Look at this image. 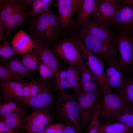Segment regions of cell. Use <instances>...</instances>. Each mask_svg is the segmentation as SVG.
<instances>
[{"instance_id":"obj_1","label":"cell","mask_w":133,"mask_h":133,"mask_svg":"<svg viewBox=\"0 0 133 133\" xmlns=\"http://www.w3.org/2000/svg\"><path fill=\"white\" fill-rule=\"evenodd\" d=\"M28 24L30 33L38 36L50 45L61 39L64 32L58 16L51 10L29 19Z\"/></svg>"},{"instance_id":"obj_2","label":"cell","mask_w":133,"mask_h":133,"mask_svg":"<svg viewBox=\"0 0 133 133\" xmlns=\"http://www.w3.org/2000/svg\"><path fill=\"white\" fill-rule=\"evenodd\" d=\"M74 35L89 50L107 63L116 59L115 48L102 40L92 35L84 29L77 26Z\"/></svg>"},{"instance_id":"obj_3","label":"cell","mask_w":133,"mask_h":133,"mask_svg":"<svg viewBox=\"0 0 133 133\" xmlns=\"http://www.w3.org/2000/svg\"><path fill=\"white\" fill-rule=\"evenodd\" d=\"M51 46L57 57L68 65L80 66L85 64L82 52L72 36L64 37Z\"/></svg>"},{"instance_id":"obj_4","label":"cell","mask_w":133,"mask_h":133,"mask_svg":"<svg viewBox=\"0 0 133 133\" xmlns=\"http://www.w3.org/2000/svg\"><path fill=\"white\" fill-rule=\"evenodd\" d=\"M100 103L99 117L104 121L115 120L118 116L130 104L121 95L113 93L110 90L103 93Z\"/></svg>"},{"instance_id":"obj_5","label":"cell","mask_w":133,"mask_h":133,"mask_svg":"<svg viewBox=\"0 0 133 133\" xmlns=\"http://www.w3.org/2000/svg\"><path fill=\"white\" fill-rule=\"evenodd\" d=\"M114 37L119 54L118 59L125 70L133 65V32L120 29Z\"/></svg>"},{"instance_id":"obj_6","label":"cell","mask_w":133,"mask_h":133,"mask_svg":"<svg viewBox=\"0 0 133 133\" xmlns=\"http://www.w3.org/2000/svg\"><path fill=\"white\" fill-rule=\"evenodd\" d=\"M60 91L61 97L57 102V114L66 122H71L80 128L81 119L77 101L71 96L66 95L63 90Z\"/></svg>"},{"instance_id":"obj_7","label":"cell","mask_w":133,"mask_h":133,"mask_svg":"<svg viewBox=\"0 0 133 133\" xmlns=\"http://www.w3.org/2000/svg\"><path fill=\"white\" fill-rule=\"evenodd\" d=\"M104 69L102 77V92L113 88L120 87L123 83L125 70L118 59L116 58L109 61Z\"/></svg>"},{"instance_id":"obj_8","label":"cell","mask_w":133,"mask_h":133,"mask_svg":"<svg viewBox=\"0 0 133 133\" xmlns=\"http://www.w3.org/2000/svg\"><path fill=\"white\" fill-rule=\"evenodd\" d=\"M55 5L64 31L69 28L75 29L77 25L72 17L74 15H78L82 5L81 0H57Z\"/></svg>"},{"instance_id":"obj_9","label":"cell","mask_w":133,"mask_h":133,"mask_svg":"<svg viewBox=\"0 0 133 133\" xmlns=\"http://www.w3.org/2000/svg\"><path fill=\"white\" fill-rule=\"evenodd\" d=\"M53 120L48 110L36 109L27 116L24 129L26 133H44Z\"/></svg>"},{"instance_id":"obj_10","label":"cell","mask_w":133,"mask_h":133,"mask_svg":"<svg viewBox=\"0 0 133 133\" xmlns=\"http://www.w3.org/2000/svg\"><path fill=\"white\" fill-rule=\"evenodd\" d=\"M30 36L35 45V50L41 60L50 67L55 74L58 71L60 62L51 46L35 34L30 33Z\"/></svg>"},{"instance_id":"obj_11","label":"cell","mask_w":133,"mask_h":133,"mask_svg":"<svg viewBox=\"0 0 133 133\" xmlns=\"http://www.w3.org/2000/svg\"><path fill=\"white\" fill-rule=\"evenodd\" d=\"M81 50L86 65L99 80L101 87L104 70V61L98 56L88 50L82 41L74 35L72 36Z\"/></svg>"},{"instance_id":"obj_12","label":"cell","mask_w":133,"mask_h":133,"mask_svg":"<svg viewBox=\"0 0 133 133\" xmlns=\"http://www.w3.org/2000/svg\"><path fill=\"white\" fill-rule=\"evenodd\" d=\"M77 96L81 120L86 122L90 119L97 106L100 102V90L93 92H82Z\"/></svg>"},{"instance_id":"obj_13","label":"cell","mask_w":133,"mask_h":133,"mask_svg":"<svg viewBox=\"0 0 133 133\" xmlns=\"http://www.w3.org/2000/svg\"><path fill=\"white\" fill-rule=\"evenodd\" d=\"M110 24L133 32V6L123 1L118 4Z\"/></svg>"},{"instance_id":"obj_14","label":"cell","mask_w":133,"mask_h":133,"mask_svg":"<svg viewBox=\"0 0 133 133\" xmlns=\"http://www.w3.org/2000/svg\"><path fill=\"white\" fill-rule=\"evenodd\" d=\"M109 26L99 21L89 19L81 25L78 26L84 28L92 35L106 42L115 48V41Z\"/></svg>"},{"instance_id":"obj_15","label":"cell","mask_w":133,"mask_h":133,"mask_svg":"<svg viewBox=\"0 0 133 133\" xmlns=\"http://www.w3.org/2000/svg\"><path fill=\"white\" fill-rule=\"evenodd\" d=\"M52 101V94L49 87L46 84L42 83L39 93L26 101L25 105L36 109L48 110Z\"/></svg>"},{"instance_id":"obj_16","label":"cell","mask_w":133,"mask_h":133,"mask_svg":"<svg viewBox=\"0 0 133 133\" xmlns=\"http://www.w3.org/2000/svg\"><path fill=\"white\" fill-rule=\"evenodd\" d=\"M118 4L116 0H100L96 12L92 17V20L99 21L109 26Z\"/></svg>"},{"instance_id":"obj_17","label":"cell","mask_w":133,"mask_h":133,"mask_svg":"<svg viewBox=\"0 0 133 133\" xmlns=\"http://www.w3.org/2000/svg\"><path fill=\"white\" fill-rule=\"evenodd\" d=\"M28 7L21 4L5 22V34L7 37L18 26L28 24L29 21Z\"/></svg>"},{"instance_id":"obj_18","label":"cell","mask_w":133,"mask_h":133,"mask_svg":"<svg viewBox=\"0 0 133 133\" xmlns=\"http://www.w3.org/2000/svg\"><path fill=\"white\" fill-rule=\"evenodd\" d=\"M24 83L9 79L1 80L0 87L2 96L9 97L24 104L23 89Z\"/></svg>"},{"instance_id":"obj_19","label":"cell","mask_w":133,"mask_h":133,"mask_svg":"<svg viewBox=\"0 0 133 133\" xmlns=\"http://www.w3.org/2000/svg\"><path fill=\"white\" fill-rule=\"evenodd\" d=\"M10 44L17 53L22 54L35 49L36 47L30 36L21 29L16 33Z\"/></svg>"},{"instance_id":"obj_20","label":"cell","mask_w":133,"mask_h":133,"mask_svg":"<svg viewBox=\"0 0 133 133\" xmlns=\"http://www.w3.org/2000/svg\"><path fill=\"white\" fill-rule=\"evenodd\" d=\"M79 66L81 74L80 83L82 92H93L100 90L101 87L99 80L85 64Z\"/></svg>"},{"instance_id":"obj_21","label":"cell","mask_w":133,"mask_h":133,"mask_svg":"<svg viewBox=\"0 0 133 133\" xmlns=\"http://www.w3.org/2000/svg\"><path fill=\"white\" fill-rule=\"evenodd\" d=\"M27 116L23 109L0 119L11 129L18 132L24 129Z\"/></svg>"},{"instance_id":"obj_22","label":"cell","mask_w":133,"mask_h":133,"mask_svg":"<svg viewBox=\"0 0 133 133\" xmlns=\"http://www.w3.org/2000/svg\"><path fill=\"white\" fill-rule=\"evenodd\" d=\"M82 5L78 15L77 26H80L95 14L100 0H81Z\"/></svg>"},{"instance_id":"obj_23","label":"cell","mask_w":133,"mask_h":133,"mask_svg":"<svg viewBox=\"0 0 133 133\" xmlns=\"http://www.w3.org/2000/svg\"><path fill=\"white\" fill-rule=\"evenodd\" d=\"M0 101V119L23 109L22 103L9 97L2 96Z\"/></svg>"},{"instance_id":"obj_24","label":"cell","mask_w":133,"mask_h":133,"mask_svg":"<svg viewBox=\"0 0 133 133\" xmlns=\"http://www.w3.org/2000/svg\"><path fill=\"white\" fill-rule=\"evenodd\" d=\"M5 66L13 74L22 80L32 72L25 67L17 55L10 60Z\"/></svg>"},{"instance_id":"obj_25","label":"cell","mask_w":133,"mask_h":133,"mask_svg":"<svg viewBox=\"0 0 133 133\" xmlns=\"http://www.w3.org/2000/svg\"><path fill=\"white\" fill-rule=\"evenodd\" d=\"M53 0H34L28 12L29 19L35 18L50 10V7L54 3Z\"/></svg>"},{"instance_id":"obj_26","label":"cell","mask_w":133,"mask_h":133,"mask_svg":"<svg viewBox=\"0 0 133 133\" xmlns=\"http://www.w3.org/2000/svg\"><path fill=\"white\" fill-rule=\"evenodd\" d=\"M21 4L18 0H0V18L5 23Z\"/></svg>"},{"instance_id":"obj_27","label":"cell","mask_w":133,"mask_h":133,"mask_svg":"<svg viewBox=\"0 0 133 133\" xmlns=\"http://www.w3.org/2000/svg\"><path fill=\"white\" fill-rule=\"evenodd\" d=\"M77 66L68 65L66 70L67 79L69 82L71 88L75 91L77 95L82 92L79 82V70Z\"/></svg>"},{"instance_id":"obj_28","label":"cell","mask_w":133,"mask_h":133,"mask_svg":"<svg viewBox=\"0 0 133 133\" xmlns=\"http://www.w3.org/2000/svg\"><path fill=\"white\" fill-rule=\"evenodd\" d=\"M2 42L0 45V60L4 65L17 55V52L9 42L6 35L3 36Z\"/></svg>"},{"instance_id":"obj_29","label":"cell","mask_w":133,"mask_h":133,"mask_svg":"<svg viewBox=\"0 0 133 133\" xmlns=\"http://www.w3.org/2000/svg\"><path fill=\"white\" fill-rule=\"evenodd\" d=\"M21 61L25 67L32 72L37 69L41 60L35 49L22 54Z\"/></svg>"},{"instance_id":"obj_30","label":"cell","mask_w":133,"mask_h":133,"mask_svg":"<svg viewBox=\"0 0 133 133\" xmlns=\"http://www.w3.org/2000/svg\"><path fill=\"white\" fill-rule=\"evenodd\" d=\"M133 130V127L117 122L100 126V133H129Z\"/></svg>"},{"instance_id":"obj_31","label":"cell","mask_w":133,"mask_h":133,"mask_svg":"<svg viewBox=\"0 0 133 133\" xmlns=\"http://www.w3.org/2000/svg\"><path fill=\"white\" fill-rule=\"evenodd\" d=\"M122 97L129 103L133 105V77L125 78L117 93Z\"/></svg>"},{"instance_id":"obj_32","label":"cell","mask_w":133,"mask_h":133,"mask_svg":"<svg viewBox=\"0 0 133 133\" xmlns=\"http://www.w3.org/2000/svg\"><path fill=\"white\" fill-rule=\"evenodd\" d=\"M117 122L133 127V105L130 104L117 117Z\"/></svg>"},{"instance_id":"obj_33","label":"cell","mask_w":133,"mask_h":133,"mask_svg":"<svg viewBox=\"0 0 133 133\" xmlns=\"http://www.w3.org/2000/svg\"><path fill=\"white\" fill-rule=\"evenodd\" d=\"M100 103L97 106L90 119L87 133H100L101 124L99 119Z\"/></svg>"},{"instance_id":"obj_34","label":"cell","mask_w":133,"mask_h":133,"mask_svg":"<svg viewBox=\"0 0 133 133\" xmlns=\"http://www.w3.org/2000/svg\"><path fill=\"white\" fill-rule=\"evenodd\" d=\"M37 69L40 76L43 78H48L55 74L53 71L41 61L40 62Z\"/></svg>"},{"instance_id":"obj_35","label":"cell","mask_w":133,"mask_h":133,"mask_svg":"<svg viewBox=\"0 0 133 133\" xmlns=\"http://www.w3.org/2000/svg\"><path fill=\"white\" fill-rule=\"evenodd\" d=\"M0 79L1 80L9 79L21 82L22 81L13 74L3 64L0 65Z\"/></svg>"},{"instance_id":"obj_36","label":"cell","mask_w":133,"mask_h":133,"mask_svg":"<svg viewBox=\"0 0 133 133\" xmlns=\"http://www.w3.org/2000/svg\"><path fill=\"white\" fill-rule=\"evenodd\" d=\"M65 127V124L62 122L47 126L46 128L44 133H62Z\"/></svg>"},{"instance_id":"obj_37","label":"cell","mask_w":133,"mask_h":133,"mask_svg":"<svg viewBox=\"0 0 133 133\" xmlns=\"http://www.w3.org/2000/svg\"><path fill=\"white\" fill-rule=\"evenodd\" d=\"M62 133H81L80 128L70 123L66 122Z\"/></svg>"},{"instance_id":"obj_38","label":"cell","mask_w":133,"mask_h":133,"mask_svg":"<svg viewBox=\"0 0 133 133\" xmlns=\"http://www.w3.org/2000/svg\"><path fill=\"white\" fill-rule=\"evenodd\" d=\"M41 83L35 81L31 82V94L29 99L34 97L39 93L40 89Z\"/></svg>"},{"instance_id":"obj_39","label":"cell","mask_w":133,"mask_h":133,"mask_svg":"<svg viewBox=\"0 0 133 133\" xmlns=\"http://www.w3.org/2000/svg\"><path fill=\"white\" fill-rule=\"evenodd\" d=\"M31 82L24 83L23 89V96L24 104L30 98L31 92Z\"/></svg>"},{"instance_id":"obj_40","label":"cell","mask_w":133,"mask_h":133,"mask_svg":"<svg viewBox=\"0 0 133 133\" xmlns=\"http://www.w3.org/2000/svg\"><path fill=\"white\" fill-rule=\"evenodd\" d=\"M55 76L56 83L61 80L67 79V71L64 70L58 71L55 74Z\"/></svg>"},{"instance_id":"obj_41","label":"cell","mask_w":133,"mask_h":133,"mask_svg":"<svg viewBox=\"0 0 133 133\" xmlns=\"http://www.w3.org/2000/svg\"><path fill=\"white\" fill-rule=\"evenodd\" d=\"M0 133H19L10 128L3 121H0Z\"/></svg>"},{"instance_id":"obj_42","label":"cell","mask_w":133,"mask_h":133,"mask_svg":"<svg viewBox=\"0 0 133 133\" xmlns=\"http://www.w3.org/2000/svg\"><path fill=\"white\" fill-rule=\"evenodd\" d=\"M60 90L71 88V86L67 79L61 80L56 83Z\"/></svg>"},{"instance_id":"obj_43","label":"cell","mask_w":133,"mask_h":133,"mask_svg":"<svg viewBox=\"0 0 133 133\" xmlns=\"http://www.w3.org/2000/svg\"><path fill=\"white\" fill-rule=\"evenodd\" d=\"M5 23L0 18V41L1 42L3 36L5 34Z\"/></svg>"},{"instance_id":"obj_44","label":"cell","mask_w":133,"mask_h":133,"mask_svg":"<svg viewBox=\"0 0 133 133\" xmlns=\"http://www.w3.org/2000/svg\"><path fill=\"white\" fill-rule=\"evenodd\" d=\"M18 0L21 4L28 7L29 6H31L34 0Z\"/></svg>"},{"instance_id":"obj_45","label":"cell","mask_w":133,"mask_h":133,"mask_svg":"<svg viewBox=\"0 0 133 133\" xmlns=\"http://www.w3.org/2000/svg\"><path fill=\"white\" fill-rule=\"evenodd\" d=\"M124 1L126 3L133 6V0H126Z\"/></svg>"},{"instance_id":"obj_46","label":"cell","mask_w":133,"mask_h":133,"mask_svg":"<svg viewBox=\"0 0 133 133\" xmlns=\"http://www.w3.org/2000/svg\"><path fill=\"white\" fill-rule=\"evenodd\" d=\"M132 67V70H131L132 71L131 72L132 73V75L133 76V65Z\"/></svg>"},{"instance_id":"obj_47","label":"cell","mask_w":133,"mask_h":133,"mask_svg":"<svg viewBox=\"0 0 133 133\" xmlns=\"http://www.w3.org/2000/svg\"><path fill=\"white\" fill-rule=\"evenodd\" d=\"M129 133H133V130L131 131Z\"/></svg>"}]
</instances>
